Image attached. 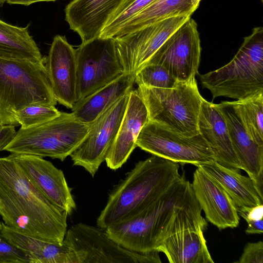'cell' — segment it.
<instances>
[{"label":"cell","mask_w":263,"mask_h":263,"mask_svg":"<svg viewBox=\"0 0 263 263\" xmlns=\"http://www.w3.org/2000/svg\"><path fill=\"white\" fill-rule=\"evenodd\" d=\"M15 126L11 124H3L0 122V152L11 142L16 135Z\"/></svg>","instance_id":"obj_32"},{"label":"cell","mask_w":263,"mask_h":263,"mask_svg":"<svg viewBox=\"0 0 263 263\" xmlns=\"http://www.w3.org/2000/svg\"><path fill=\"white\" fill-rule=\"evenodd\" d=\"M89 127L90 124L82 122L72 112H61L43 123L20 128L4 151L63 161L83 142Z\"/></svg>","instance_id":"obj_6"},{"label":"cell","mask_w":263,"mask_h":263,"mask_svg":"<svg viewBox=\"0 0 263 263\" xmlns=\"http://www.w3.org/2000/svg\"><path fill=\"white\" fill-rule=\"evenodd\" d=\"M136 145L152 155L176 163L198 166L214 161L213 152L200 134L187 137L151 121L141 129Z\"/></svg>","instance_id":"obj_9"},{"label":"cell","mask_w":263,"mask_h":263,"mask_svg":"<svg viewBox=\"0 0 263 263\" xmlns=\"http://www.w3.org/2000/svg\"><path fill=\"white\" fill-rule=\"evenodd\" d=\"M1 236L25 253L30 263H77L73 252L64 242L60 244L31 236L4 222Z\"/></svg>","instance_id":"obj_22"},{"label":"cell","mask_w":263,"mask_h":263,"mask_svg":"<svg viewBox=\"0 0 263 263\" xmlns=\"http://www.w3.org/2000/svg\"><path fill=\"white\" fill-rule=\"evenodd\" d=\"M129 92L90 123L87 136L70 155L73 165L83 167L92 176L96 174L105 161L117 134L126 109Z\"/></svg>","instance_id":"obj_10"},{"label":"cell","mask_w":263,"mask_h":263,"mask_svg":"<svg viewBox=\"0 0 263 263\" xmlns=\"http://www.w3.org/2000/svg\"><path fill=\"white\" fill-rule=\"evenodd\" d=\"M237 212L246 221L263 218V204L253 207L237 208Z\"/></svg>","instance_id":"obj_33"},{"label":"cell","mask_w":263,"mask_h":263,"mask_svg":"<svg viewBox=\"0 0 263 263\" xmlns=\"http://www.w3.org/2000/svg\"><path fill=\"white\" fill-rule=\"evenodd\" d=\"M125 1L72 0L65 7V20L82 42L98 37Z\"/></svg>","instance_id":"obj_18"},{"label":"cell","mask_w":263,"mask_h":263,"mask_svg":"<svg viewBox=\"0 0 263 263\" xmlns=\"http://www.w3.org/2000/svg\"><path fill=\"white\" fill-rule=\"evenodd\" d=\"M3 228V222L0 220V236L1 235V232Z\"/></svg>","instance_id":"obj_37"},{"label":"cell","mask_w":263,"mask_h":263,"mask_svg":"<svg viewBox=\"0 0 263 263\" xmlns=\"http://www.w3.org/2000/svg\"><path fill=\"white\" fill-rule=\"evenodd\" d=\"M201 51L197 24L190 17L170 36L146 64L161 65L178 81H186L198 73Z\"/></svg>","instance_id":"obj_11"},{"label":"cell","mask_w":263,"mask_h":263,"mask_svg":"<svg viewBox=\"0 0 263 263\" xmlns=\"http://www.w3.org/2000/svg\"><path fill=\"white\" fill-rule=\"evenodd\" d=\"M68 215L38 189L11 155L0 157V216L5 225L62 244Z\"/></svg>","instance_id":"obj_1"},{"label":"cell","mask_w":263,"mask_h":263,"mask_svg":"<svg viewBox=\"0 0 263 263\" xmlns=\"http://www.w3.org/2000/svg\"><path fill=\"white\" fill-rule=\"evenodd\" d=\"M198 130L210 146L214 161L229 168L242 170L234 151L223 116L216 104L202 100L198 121Z\"/></svg>","instance_id":"obj_19"},{"label":"cell","mask_w":263,"mask_h":263,"mask_svg":"<svg viewBox=\"0 0 263 263\" xmlns=\"http://www.w3.org/2000/svg\"><path fill=\"white\" fill-rule=\"evenodd\" d=\"M38 189L54 204L70 215L76 208L63 171L39 156L11 153Z\"/></svg>","instance_id":"obj_14"},{"label":"cell","mask_w":263,"mask_h":263,"mask_svg":"<svg viewBox=\"0 0 263 263\" xmlns=\"http://www.w3.org/2000/svg\"><path fill=\"white\" fill-rule=\"evenodd\" d=\"M237 102L248 133L257 144L263 146V90Z\"/></svg>","instance_id":"obj_26"},{"label":"cell","mask_w":263,"mask_h":263,"mask_svg":"<svg viewBox=\"0 0 263 263\" xmlns=\"http://www.w3.org/2000/svg\"><path fill=\"white\" fill-rule=\"evenodd\" d=\"M240 263H263V242H249L240 258Z\"/></svg>","instance_id":"obj_31"},{"label":"cell","mask_w":263,"mask_h":263,"mask_svg":"<svg viewBox=\"0 0 263 263\" xmlns=\"http://www.w3.org/2000/svg\"><path fill=\"white\" fill-rule=\"evenodd\" d=\"M137 90L146 106L149 121L187 137L200 134L198 121L203 98L195 77L178 82L170 88L140 85Z\"/></svg>","instance_id":"obj_5"},{"label":"cell","mask_w":263,"mask_h":263,"mask_svg":"<svg viewBox=\"0 0 263 263\" xmlns=\"http://www.w3.org/2000/svg\"><path fill=\"white\" fill-rule=\"evenodd\" d=\"M76 50L77 101L124 72L114 38L99 36L82 42Z\"/></svg>","instance_id":"obj_8"},{"label":"cell","mask_w":263,"mask_h":263,"mask_svg":"<svg viewBox=\"0 0 263 263\" xmlns=\"http://www.w3.org/2000/svg\"><path fill=\"white\" fill-rule=\"evenodd\" d=\"M261 1L262 2L263 0H261Z\"/></svg>","instance_id":"obj_38"},{"label":"cell","mask_w":263,"mask_h":263,"mask_svg":"<svg viewBox=\"0 0 263 263\" xmlns=\"http://www.w3.org/2000/svg\"><path fill=\"white\" fill-rule=\"evenodd\" d=\"M57 0H7V3L9 4H17L29 6L32 4L39 2H54Z\"/></svg>","instance_id":"obj_35"},{"label":"cell","mask_w":263,"mask_h":263,"mask_svg":"<svg viewBox=\"0 0 263 263\" xmlns=\"http://www.w3.org/2000/svg\"><path fill=\"white\" fill-rule=\"evenodd\" d=\"M29 26L17 27L0 20V59L35 62L44 60L29 33Z\"/></svg>","instance_id":"obj_25"},{"label":"cell","mask_w":263,"mask_h":263,"mask_svg":"<svg viewBox=\"0 0 263 263\" xmlns=\"http://www.w3.org/2000/svg\"><path fill=\"white\" fill-rule=\"evenodd\" d=\"M191 185L209 222L219 230L238 226L239 214L231 198L218 182L199 167L194 173Z\"/></svg>","instance_id":"obj_16"},{"label":"cell","mask_w":263,"mask_h":263,"mask_svg":"<svg viewBox=\"0 0 263 263\" xmlns=\"http://www.w3.org/2000/svg\"><path fill=\"white\" fill-rule=\"evenodd\" d=\"M178 82L165 68L155 64H146L135 76L138 86L170 88Z\"/></svg>","instance_id":"obj_28"},{"label":"cell","mask_w":263,"mask_h":263,"mask_svg":"<svg viewBox=\"0 0 263 263\" xmlns=\"http://www.w3.org/2000/svg\"><path fill=\"white\" fill-rule=\"evenodd\" d=\"M179 167L177 163L154 155L138 161L109 194L97 226L106 229L149 205L180 178Z\"/></svg>","instance_id":"obj_2"},{"label":"cell","mask_w":263,"mask_h":263,"mask_svg":"<svg viewBox=\"0 0 263 263\" xmlns=\"http://www.w3.org/2000/svg\"><path fill=\"white\" fill-rule=\"evenodd\" d=\"M0 263H30V259L25 253L1 235Z\"/></svg>","instance_id":"obj_30"},{"label":"cell","mask_w":263,"mask_h":263,"mask_svg":"<svg viewBox=\"0 0 263 263\" xmlns=\"http://www.w3.org/2000/svg\"><path fill=\"white\" fill-rule=\"evenodd\" d=\"M43 61L0 59V122L18 125L17 113L33 104L55 106Z\"/></svg>","instance_id":"obj_3"},{"label":"cell","mask_w":263,"mask_h":263,"mask_svg":"<svg viewBox=\"0 0 263 263\" xmlns=\"http://www.w3.org/2000/svg\"><path fill=\"white\" fill-rule=\"evenodd\" d=\"M7 0H0V7L3 6V5L7 2Z\"/></svg>","instance_id":"obj_36"},{"label":"cell","mask_w":263,"mask_h":263,"mask_svg":"<svg viewBox=\"0 0 263 263\" xmlns=\"http://www.w3.org/2000/svg\"><path fill=\"white\" fill-rule=\"evenodd\" d=\"M149 121L146 106L137 89L129 95L126 109L116 138L105 161L111 170L120 168L137 146V138Z\"/></svg>","instance_id":"obj_17"},{"label":"cell","mask_w":263,"mask_h":263,"mask_svg":"<svg viewBox=\"0 0 263 263\" xmlns=\"http://www.w3.org/2000/svg\"><path fill=\"white\" fill-rule=\"evenodd\" d=\"M154 0H125L101 32L100 37L115 38L117 33L134 16Z\"/></svg>","instance_id":"obj_27"},{"label":"cell","mask_w":263,"mask_h":263,"mask_svg":"<svg viewBox=\"0 0 263 263\" xmlns=\"http://www.w3.org/2000/svg\"><path fill=\"white\" fill-rule=\"evenodd\" d=\"M201 229H186L166 238L156 248L170 263H213Z\"/></svg>","instance_id":"obj_23"},{"label":"cell","mask_w":263,"mask_h":263,"mask_svg":"<svg viewBox=\"0 0 263 263\" xmlns=\"http://www.w3.org/2000/svg\"><path fill=\"white\" fill-rule=\"evenodd\" d=\"M44 63L57 102L71 109L77 101L76 50L65 36L57 35Z\"/></svg>","instance_id":"obj_13"},{"label":"cell","mask_w":263,"mask_h":263,"mask_svg":"<svg viewBox=\"0 0 263 263\" xmlns=\"http://www.w3.org/2000/svg\"><path fill=\"white\" fill-rule=\"evenodd\" d=\"M135 77L124 72L95 92L78 100L72 113L83 122L91 123L100 114L133 88Z\"/></svg>","instance_id":"obj_21"},{"label":"cell","mask_w":263,"mask_h":263,"mask_svg":"<svg viewBox=\"0 0 263 263\" xmlns=\"http://www.w3.org/2000/svg\"><path fill=\"white\" fill-rule=\"evenodd\" d=\"M248 226L246 230L248 234H261L263 232L262 219L259 220H250L247 221Z\"/></svg>","instance_id":"obj_34"},{"label":"cell","mask_w":263,"mask_h":263,"mask_svg":"<svg viewBox=\"0 0 263 263\" xmlns=\"http://www.w3.org/2000/svg\"><path fill=\"white\" fill-rule=\"evenodd\" d=\"M200 167L224 189L237 208L253 207L262 204L263 196L254 181L240 171L226 167L215 161Z\"/></svg>","instance_id":"obj_20"},{"label":"cell","mask_w":263,"mask_h":263,"mask_svg":"<svg viewBox=\"0 0 263 263\" xmlns=\"http://www.w3.org/2000/svg\"><path fill=\"white\" fill-rule=\"evenodd\" d=\"M61 113L55 106L33 104L20 110L16 115V121L21 128H28L49 121Z\"/></svg>","instance_id":"obj_29"},{"label":"cell","mask_w":263,"mask_h":263,"mask_svg":"<svg viewBox=\"0 0 263 263\" xmlns=\"http://www.w3.org/2000/svg\"><path fill=\"white\" fill-rule=\"evenodd\" d=\"M63 242L73 252L77 263L161 262L159 252H133L110 238L106 229L83 223L71 226Z\"/></svg>","instance_id":"obj_7"},{"label":"cell","mask_w":263,"mask_h":263,"mask_svg":"<svg viewBox=\"0 0 263 263\" xmlns=\"http://www.w3.org/2000/svg\"><path fill=\"white\" fill-rule=\"evenodd\" d=\"M227 124L234 151L245 171L262 193L263 146L251 138L244 124L237 101L216 104Z\"/></svg>","instance_id":"obj_15"},{"label":"cell","mask_w":263,"mask_h":263,"mask_svg":"<svg viewBox=\"0 0 263 263\" xmlns=\"http://www.w3.org/2000/svg\"><path fill=\"white\" fill-rule=\"evenodd\" d=\"M203 88L213 99L225 97L240 100L263 90V28H254L246 36L227 64L205 74L198 73Z\"/></svg>","instance_id":"obj_4"},{"label":"cell","mask_w":263,"mask_h":263,"mask_svg":"<svg viewBox=\"0 0 263 263\" xmlns=\"http://www.w3.org/2000/svg\"><path fill=\"white\" fill-rule=\"evenodd\" d=\"M189 17L167 18L114 38L124 72L135 77L170 36Z\"/></svg>","instance_id":"obj_12"},{"label":"cell","mask_w":263,"mask_h":263,"mask_svg":"<svg viewBox=\"0 0 263 263\" xmlns=\"http://www.w3.org/2000/svg\"><path fill=\"white\" fill-rule=\"evenodd\" d=\"M201 0H154L130 19L115 37L133 32L156 22L175 16L191 17Z\"/></svg>","instance_id":"obj_24"}]
</instances>
